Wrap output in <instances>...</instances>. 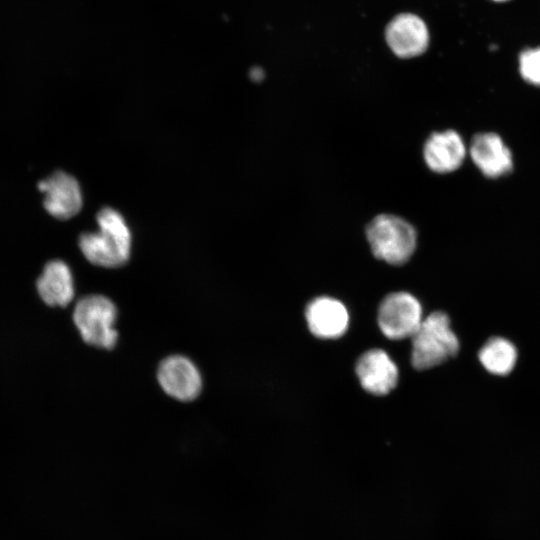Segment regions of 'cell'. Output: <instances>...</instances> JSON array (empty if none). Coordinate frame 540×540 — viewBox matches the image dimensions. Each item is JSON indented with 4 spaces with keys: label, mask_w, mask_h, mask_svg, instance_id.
Listing matches in <instances>:
<instances>
[{
    "label": "cell",
    "mask_w": 540,
    "mask_h": 540,
    "mask_svg": "<svg viewBox=\"0 0 540 540\" xmlns=\"http://www.w3.org/2000/svg\"><path fill=\"white\" fill-rule=\"evenodd\" d=\"M97 232L79 237V248L92 264L104 268L124 265L130 258L132 236L124 217L115 209L102 208L96 216Z\"/></svg>",
    "instance_id": "1"
},
{
    "label": "cell",
    "mask_w": 540,
    "mask_h": 540,
    "mask_svg": "<svg viewBox=\"0 0 540 540\" xmlns=\"http://www.w3.org/2000/svg\"><path fill=\"white\" fill-rule=\"evenodd\" d=\"M411 363L417 370L438 366L457 355L459 340L450 327L448 315L435 311L422 320L411 337Z\"/></svg>",
    "instance_id": "2"
},
{
    "label": "cell",
    "mask_w": 540,
    "mask_h": 540,
    "mask_svg": "<svg viewBox=\"0 0 540 540\" xmlns=\"http://www.w3.org/2000/svg\"><path fill=\"white\" fill-rule=\"evenodd\" d=\"M373 255L391 265H402L413 255L417 233L406 220L391 214L376 216L366 228Z\"/></svg>",
    "instance_id": "3"
},
{
    "label": "cell",
    "mask_w": 540,
    "mask_h": 540,
    "mask_svg": "<svg viewBox=\"0 0 540 540\" xmlns=\"http://www.w3.org/2000/svg\"><path fill=\"white\" fill-rule=\"evenodd\" d=\"M117 309L107 297L99 294L81 298L73 312V320L82 339L99 348L111 349L117 342L114 328Z\"/></svg>",
    "instance_id": "4"
},
{
    "label": "cell",
    "mask_w": 540,
    "mask_h": 540,
    "mask_svg": "<svg viewBox=\"0 0 540 540\" xmlns=\"http://www.w3.org/2000/svg\"><path fill=\"white\" fill-rule=\"evenodd\" d=\"M422 320L419 301L407 292L388 294L380 303L377 314L381 332L392 340L412 337Z\"/></svg>",
    "instance_id": "5"
},
{
    "label": "cell",
    "mask_w": 540,
    "mask_h": 540,
    "mask_svg": "<svg viewBox=\"0 0 540 540\" xmlns=\"http://www.w3.org/2000/svg\"><path fill=\"white\" fill-rule=\"evenodd\" d=\"M384 36L390 50L403 59L423 54L430 40L424 20L408 12L394 16L386 25Z\"/></svg>",
    "instance_id": "6"
},
{
    "label": "cell",
    "mask_w": 540,
    "mask_h": 540,
    "mask_svg": "<svg viewBox=\"0 0 540 540\" xmlns=\"http://www.w3.org/2000/svg\"><path fill=\"white\" fill-rule=\"evenodd\" d=\"M157 378L166 394L179 401H192L202 389V377L196 365L182 355L165 358L157 370Z\"/></svg>",
    "instance_id": "7"
},
{
    "label": "cell",
    "mask_w": 540,
    "mask_h": 540,
    "mask_svg": "<svg viewBox=\"0 0 540 540\" xmlns=\"http://www.w3.org/2000/svg\"><path fill=\"white\" fill-rule=\"evenodd\" d=\"M44 194V208L53 217L66 220L78 214L83 205L81 187L72 175L56 171L38 183Z\"/></svg>",
    "instance_id": "8"
},
{
    "label": "cell",
    "mask_w": 540,
    "mask_h": 540,
    "mask_svg": "<svg viewBox=\"0 0 540 540\" xmlns=\"http://www.w3.org/2000/svg\"><path fill=\"white\" fill-rule=\"evenodd\" d=\"M356 374L362 388L377 396L388 394L398 381V368L382 349H371L362 354L356 363Z\"/></svg>",
    "instance_id": "9"
},
{
    "label": "cell",
    "mask_w": 540,
    "mask_h": 540,
    "mask_svg": "<svg viewBox=\"0 0 540 540\" xmlns=\"http://www.w3.org/2000/svg\"><path fill=\"white\" fill-rule=\"evenodd\" d=\"M305 318L310 332L321 339H335L348 329L349 315L339 300L318 297L306 307Z\"/></svg>",
    "instance_id": "10"
},
{
    "label": "cell",
    "mask_w": 540,
    "mask_h": 540,
    "mask_svg": "<svg viewBox=\"0 0 540 540\" xmlns=\"http://www.w3.org/2000/svg\"><path fill=\"white\" fill-rule=\"evenodd\" d=\"M427 166L437 173L455 171L462 164L466 147L461 136L453 130L433 133L423 149Z\"/></svg>",
    "instance_id": "11"
},
{
    "label": "cell",
    "mask_w": 540,
    "mask_h": 540,
    "mask_svg": "<svg viewBox=\"0 0 540 540\" xmlns=\"http://www.w3.org/2000/svg\"><path fill=\"white\" fill-rule=\"evenodd\" d=\"M470 156L479 170L490 178L508 173L513 165L510 150L495 133L474 136L470 144Z\"/></svg>",
    "instance_id": "12"
},
{
    "label": "cell",
    "mask_w": 540,
    "mask_h": 540,
    "mask_svg": "<svg viewBox=\"0 0 540 540\" xmlns=\"http://www.w3.org/2000/svg\"><path fill=\"white\" fill-rule=\"evenodd\" d=\"M42 300L50 306H66L74 298V281L69 266L61 260L46 264L37 280Z\"/></svg>",
    "instance_id": "13"
},
{
    "label": "cell",
    "mask_w": 540,
    "mask_h": 540,
    "mask_svg": "<svg viewBox=\"0 0 540 540\" xmlns=\"http://www.w3.org/2000/svg\"><path fill=\"white\" fill-rule=\"evenodd\" d=\"M478 357L488 372L504 376L513 370L517 360V350L509 340L492 337L482 346Z\"/></svg>",
    "instance_id": "14"
},
{
    "label": "cell",
    "mask_w": 540,
    "mask_h": 540,
    "mask_svg": "<svg viewBox=\"0 0 540 540\" xmlns=\"http://www.w3.org/2000/svg\"><path fill=\"white\" fill-rule=\"evenodd\" d=\"M519 70L527 82L540 85V48L527 49L520 54Z\"/></svg>",
    "instance_id": "15"
},
{
    "label": "cell",
    "mask_w": 540,
    "mask_h": 540,
    "mask_svg": "<svg viewBox=\"0 0 540 540\" xmlns=\"http://www.w3.org/2000/svg\"><path fill=\"white\" fill-rule=\"evenodd\" d=\"M249 76L252 81L259 82L264 78V72L259 67H253L249 72Z\"/></svg>",
    "instance_id": "16"
},
{
    "label": "cell",
    "mask_w": 540,
    "mask_h": 540,
    "mask_svg": "<svg viewBox=\"0 0 540 540\" xmlns=\"http://www.w3.org/2000/svg\"><path fill=\"white\" fill-rule=\"evenodd\" d=\"M494 1H497V2H504V1H508V0H494Z\"/></svg>",
    "instance_id": "17"
}]
</instances>
